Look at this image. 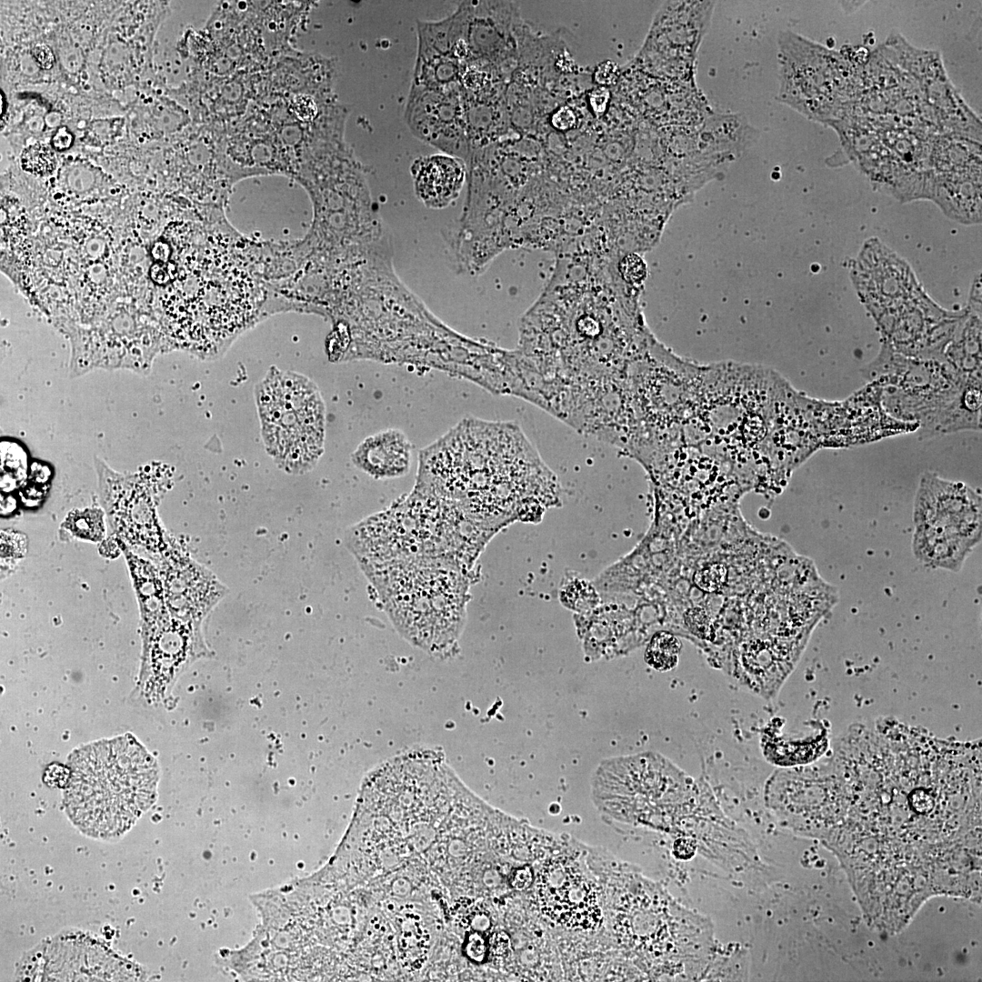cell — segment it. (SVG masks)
Returning a JSON list of instances; mask_svg holds the SVG:
<instances>
[{"label": "cell", "mask_w": 982, "mask_h": 982, "mask_svg": "<svg viewBox=\"0 0 982 982\" xmlns=\"http://www.w3.org/2000/svg\"><path fill=\"white\" fill-rule=\"evenodd\" d=\"M844 786L837 837L849 843L840 853L875 840L864 863L909 871L913 862L923 870L944 853L941 840L954 843L946 827L952 797L942 741L927 731L900 722L868 731L847 761Z\"/></svg>", "instance_id": "1"}, {"label": "cell", "mask_w": 982, "mask_h": 982, "mask_svg": "<svg viewBox=\"0 0 982 982\" xmlns=\"http://www.w3.org/2000/svg\"><path fill=\"white\" fill-rule=\"evenodd\" d=\"M550 477L517 426L468 418L420 452L415 488L454 503L494 531L514 510L523 515L538 503L523 496L530 478Z\"/></svg>", "instance_id": "2"}, {"label": "cell", "mask_w": 982, "mask_h": 982, "mask_svg": "<svg viewBox=\"0 0 982 982\" xmlns=\"http://www.w3.org/2000/svg\"><path fill=\"white\" fill-rule=\"evenodd\" d=\"M68 766L65 807L88 837H121L155 799L156 763L130 735L83 746L70 755Z\"/></svg>", "instance_id": "3"}, {"label": "cell", "mask_w": 982, "mask_h": 982, "mask_svg": "<svg viewBox=\"0 0 982 982\" xmlns=\"http://www.w3.org/2000/svg\"><path fill=\"white\" fill-rule=\"evenodd\" d=\"M488 531L454 503L415 488L405 500L352 526L346 542L360 565L437 561L465 570Z\"/></svg>", "instance_id": "4"}, {"label": "cell", "mask_w": 982, "mask_h": 982, "mask_svg": "<svg viewBox=\"0 0 982 982\" xmlns=\"http://www.w3.org/2000/svg\"><path fill=\"white\" fill-rule=\"evenodd\" d=\"M398 632L429 652L448 648L466 617L468 583L463 569L437 561L360 565Z\"/></svg>", "instance_id": "5"}, {"label": "cell", "mask_w": 982, "mask_h": 982, "mask_svg": "<svg viewBox=\"0 0 982 982\" xmlns=\"http://www.w3.org/2000/svg\"><path fill=\"white\" fill-rule=\"evenodd\" d=\"M266 448L287 473L311 470L324 452L325 403L309 378L273 367L256 386Z\"/></svg>", "instance_id": "6"}, {"label": "cell", "mask_w": 982, "mask_h": 982, "mask_svg": "<svg viewBox=\"0 0 982 982\" xmlns=\"http://www.w3.org/2000/svg\"><path fill=\"white\" fill-rule=\"evenodd\" d=\"M914 523L917 559L958 571L981 537V497L965 484L927 472L919 481Z\"/></svg>", "instance_id": "7"}, {"label": "cell", "mask_w": 982, "mask_h": 982, "mask_svg": "<svg viewBox=\"0 0 982 982\" xmlns=\"http://www.w3.org/2000/svg\"><path fill=\"white\" fill-rule=\"evenodd\" d=\"M95 468L110 536L155 563L170 541L159 521L157 505L170 486L171 473L157 463L121 473L100 459L95 460Z\"/></svg>", "instance_id": "8"}, {"label": "cell", "mask_w": 982, "mask_h": 982, "mask_svg": "<svg viewBox=\"0 0 982 982\" xmlns=\"http://www.w3.org/2000/svg\"><path fill=\"white\" fill-rule=\"evenodd\" d=\"M447 17L458 58L488 65L504 75L518 52L521 19L512 1H462Z\"/></svg>", "instance_id": "9"}, {"label": "cell", "mask_w": 982, "mask_h": 982, "mask_svg": "<svg viewBox=\"0 0 982 982\" xmlns=\"http://www.w3.org/2000/svg\"><path fill=\"white\" fill-rule=\"evenodd\" d=\"M779 98L810 119L826 117L831 101L829 54L791 32L780 35Z\"/></svg>", "instance_id": "10"}, {"label": "cell", "mask_w": 982, "mask_h": 982, "mask_svg": "<svg viewBox=\"0 0 982 982\" xmlns=\"http://www.w3.org/2000/svg\"><path fill=\"white\" fill-rule=\"evenodd\" d=\"M404 115L409 130L417 139L468 164L471 149L466 134L461 89L439 90L412 84Z\"/></svg>", "instance_id": "11"}, {"label": "cell", "mask_w": 982, "mask_h": 982, "mask_svg": "<svg viewBox=\"0 0 982 982\" xmlns=\"http://www.w3.org/2000/svg\"><path fill=\"white\" fill-rule=\"evenodd\" d=\"M155 564L173 618L202 623L228 593V588L211 570L182 551L171 538Z\"/></svg>", "instance_id": "12"}, {"label": "cell", "mask_w": 982, "mask_h": 982, "mask_svg": "<svg viewBox=\"0 0 982 982\" xmlns=\"http://www.w3.org/2000/svg\"><path fill=\"white\" fill-rule=\"evenodd\" d=\"M537 897L544 914L561 926L589 929L601 920L595 884L572 864L556 861L545 866L537 881Z\"/></svg>", "instance_id": "13"}, {"label": "cell", "mask_w": 982, "mask_h": 982, "mask_svg": "<svg viewBox=\"0 0 982 982\" xmlns=\"http://www.w3.org/2000/svg\"><path fill=\"white\" fill-rule=\"evenodd\" d=\"M714 2H667L656 16L648 46L664 56L675 75H692L696 52L706 34Z\"/></svg>", "instance_id": "14"}, {"label": "cell", "mask_w": 982, "mask_h": 982, "mask_svg": "<svg viewBox=\"0 0 982 982\" xmlns=\"http://www.w3.org/2000/svg\"><path fill=\"white\" fill-rule=\"evenodd\" d=\"M414 191L426 207L448 206L460 195L466 178V162L444 153L421 156L411 165Z\"/></svg>", "instance_id": "15"}, {"label": "cell", "mask_w": 982, "mask_h": 982, "mask_svg": "<svg viewBox=\"0 0 982 982\" xmlns=\"http://www.w3.org/2000/svg\"><path fill=\"white\" fill-rule=\"evenodd\" d=\"M115 542L125 556L136 596L145 645L171 620L163 581L153 560L121 541Z\"/></svg>", "instance_id": "16"}, {"label": "cell", "mask_w": 982, "mask_h": 982, "mask_svg": "<svg viewBox=\"0 0 982 982\" xmlns=\"http://www.w3.org/2000/svg\"><path fill=\"white\" fill-rule=\"evenodd\" d=\"M413 446L398 429L380 431L366 437L355 450L352 460L375 478H393L407 474Z\"/></svg>", "instance_id": "17"}, {"label": "cell", "mask_w": 982, "mask_h": 982, "mask_svg": "<svg viewBox=\"0 0 982 982\" xmlns=\"http://www.w3.org/2000/svg\"><path fill=\"white\" fill-rule=\"evenodd\" d=\"M682 651L680 639L668 631H657L649 639L645 653L646 663L660 672L675 668Z\"/></svg>", "instance_id": "18"}, {"label": "cell", "mask_w": 982, "mask_h": 982, "mask_svg": "<svg viewBox=\"0 0 982 982\" xmlns=\"http://www.w3.org/2000/svg\"><path fill=\"white\" fill-rule=\"evenodd\" d=\"M61 526L71 536L97 543L105 535V512L97 507L74 509L68 513Z\"/></svg>", "instance_id": "19"}, {"label": "cell", "mask_w": 982, "mask_h": 982, "mask_svg": "<svg viewBox=\"0 0 982 982\" xmlns=\"http://www.w3.org/2000/svg\"><path fill=\"white\" fill-rule=\"evenodd\" d=\"M21 162L25 171L37 175L50 174L56 166L55 153L48 145L42 143H35L25 148Z\"/></svg>", "instance_id": "20"}, {"label": "cell", "mask_w": 982, "mask_h": 982, "mask_svg": "<svg viewBox=\"0 0 982 982\" xmlns=\"http://www.w3.org/2000/svg\"><path fill=\"white\" fill-rule=\"evenodd\" d=\"M618 271L626 282L636 285L644 279L646 266L636 254H627L619 262Z\"/></svg>", "instance_id": "21"}, {"label": "cell", "mask_w": 982, "mask_h": 982, "mask_svg": "<svg viewBox=\"0 0 982 982\" xmlns=\"http://www.w3.org/2000/svg\"><path fill=\"white\" fill-rule=\"evenodd\" d=\"M465 948L466 956L476 962L482 961L486 953V942L477 933L469 935Z\"/></svg>", "instance_id": "22"}, {"label": "cell", "mask_w": 982, "mask_h": 982, "mask_svg": "<svg viewBox=\"0 0 982 982\" xmlns=\"http://www.w3.org/2000/svg\"><path fill=\"white\" fill-rule=\"evenodd\" d=\"M553 125L559 129H567L571 127L576 120V117L569 108H559L552 116Z\"/></svg>", "instance_id": "23"}, {"label": "cell", "mask_w": 982, "mask_h": 982, "mask_svg": "<svg viewBox=\"0 0 982 982\" xmlns=\"http://www.w3.org/2000/svg\"><path fill=\"white\" fill-rule=\"evenodd\" d=\"M34 57L39 65L43 68H50L54 64V55L50 48L46 45H36L33 50Z\"/></svg>", "instance_id": "24"}, {"label": "cell", "mask_w": 982, "mask_h": 982, "mask_svg": "<svg viewBox=\"0 0 982 982\" xmlns=\"http://www.w3.org/2000/svg\"><path fill=\"white\" fill-rule=\"evenodd\" d=\"M73 136L65 126L60 127L52 138V145L56 150H65L72 145Z\"/></svg>", "instance_id": "25"}, {"label": "cell", "mask_w": 982, "mask_h": 982, "mask_svg": "<svg viewBox=\"0 0 982 982\" xmlns=\"http://www.w3.org/2000/svg\"><path fill=\"white\" fill-rule=\"evenodd\" d=\"M532 874L530 869L523 868L517 870L513 876V885L516 888H525L531 882Z\"/></svg>", "instance_id": "26"}]
</instances>
